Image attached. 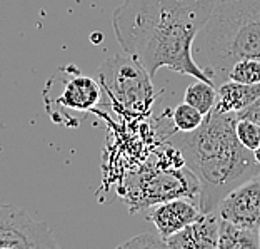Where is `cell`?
I'll return each instance as SVG.
<instances>
[{"instance_id":"1","label":"cell","mask_w":260,"mask_h":249,"mask_svg":"<svg viewBox=\"0 0 260 249\" xmlns=\"http://www.w3.org/2000/svg\"><path fill=\"white\" fill-rule=\"evenodd\" d=\"M217 0H123L112 14L115 40L150 75L167 67L197 80L214 82L195 62L192 49Z\"/></svg>"},{"instance_id":"2","label":"cell","mask_w":260,"mask_h":249,"mask_svg":"<svg viewBox=\"0 0 260 249\" xmlns=\"http://www.w3.org/2000/svg\"><path fill=\"white\" fill-rule=\"evenodd\" d=\"M235 124V112L212 109L195 130L174 137V146L197 177V204L204 214L214 212L232 189L260 176V164L253 151L240 144Z\"/></svg>"},{"instance_id":"3","label":"cell","mask_w":260,"mask_h":249,"mask_svg":"<svg viewBox=\"0 0 260 249\" xmlns=\"http://www.w3.org/2000/svg\"><path fill=\"white\" fill-rule=\"evenodd\" d=\"M210 65L229 72L242 59L260 61V0H234L215 7L205 25V44Z\"/></svg>"},{"instance_id":"4","label":"cell","mask_w":260,"mask_h":249,"mask_svg":"<svg viewBox=\"0 0 260 249\" xmlns=\"http://www.w3.org/2000/svg\"><path fill=\"white\" fill-rule=\"evenodd\" d=\"M122 194L128 212L135 214L177 198H188L197 203L199 182L185 162H164L130 174Z\"/></svg>"},{"instance_id":"5","label":"cell","mask_w":260,"mask_h":249,"mask_svg":"<svg viewBox=\"0 0 260 249\" xmlns=\"http://www.w3.org/2000/svg\"><path fill=\"white\" fill-rule=\"evenodd\" d=\"M99 75L115 109L132 116H144L150 110L155 99L152 75L137 59L125 52L110 56L100 65Z\"/></svg>"},{"instance_id":"6","label":"cell","mask_w":260,"mask_h":249,"mask_svg":"<svg viewBox=\"0 0 260 249\" xmlns=\"http://www.w3.org/2000/svg\"><path fill=\"white\" fill-rule=\"evenodd\" d=\"M55 249L52 229L17 206L0 204V249Z\"/></svg>"},{"instance_id":"7","label":"cell","mask_w":260,"mask_h":249,"mask_svg":"<svg viewBox=\"0 0 260 249\" xmlns=\"http://www.w3.org/2000/svg\"><path fill=\"white\" fill-rule=\"evenodd\" d=\"M218 217L237 226L258 231L260 228V176L242 182L218 204Z\"/></svg>"},{"instance_id":"8","label":"cell","mask_w":260,"mask_h":249,"mask_svg":"<svg viewBox=\"0 0 260 249\" xmlns=\"http://www.w3.org/2000/svg\"><path fill=\"white\" fill-rule=\"evenodd\" d=\"M202 214L204 212L193 199L177 198L152 206L150 221L155 226L158 236L162 239H167L190 223L197 221Z\"/></svg>"},{"instance_id":"9","label":"cell","mask_w":260,"mask_h":249,"mask_svg":"<svg viewBox=\"0 0 260 249\" xmlns=\"http://www.w3.org/2000/svg\"><path fill=\"white\" fill-rule=\"evenodd\" d=\"M218 219L214 212L202 214L197 221L165 239V244L170 249H217Z\"/></svg>"},{"instance_id":"10","label":"cell","mask_w":260,"mask_h":249,"mask_svg":"<svg viewBox=\"0 0 260 249\" xmlns=\"http://www.w3.org/2000/svg\"><path fill=\"white\" fill-rule=\"evenodd\" d=\"M102 99V87L88 75H72L63 82L58 104L70 110L88 112Z\"/></svg>"},{"instance_id":"11","label":"cell","mask_w":260,"mask_h":249,"mask_svg":"<svg viewBox=\"0 0 260 249\" xmlns=\"http://www.w3.org/2000/svg\"><path fill=\"white\" fill-rule=\"evenodd\" d=\"M260 97V84H242L229 79L217 89L215 110L239 112Z\"/></svg>"},{"instance_id":"12","label":"cell","mask_w":260,"mask_h":249,"mask_svg":"<svg viewBox=\"0 0 260 249\" xmlns=\"http://www.w3.org/2000/svg\"><path fill=\"white\" fill-rule=\"evenodd\" d=\"M218 249H260L258 231L218 219Z\"/></svg>"},{"instance_id":"13","label":"cell","mask_w":260,"mask_h":249,"mask_svg":"<svg viewBox=\"0 0 260 249\" xmlns=\"http://www.w3.org/2000/svg\"><path fill=\"white\" fill-rule=\"evenodd\" d=\"M184 100L187 104L193 105L200 114H209V112L215 107L217 100V89L214 87V82L197 80L192 86L187 87Z\"/></svg>"},{"instance_id":"14","label":"cell","mask_w":260,"mask_h":249,"mask_svg":"<svg viewBox=\"0 0 260 249\" xmlns=\"http://www.w3.org/2000/svg\"><path fill=\"white\" fill-rule=\"evenodd\" d=\"M227 77L242 84H260V61L257 59L237 61L229 69Z\"/></svg>"},{"instance_id":"15","label":"cell","mask_w":260,"mask_h":249,"mask_svg":"<svg viewBox=\"0 0 260 249\" xmlns=\"http://www.w3.org/2000/svg\"><path fill=\"white\" fill-rule=\"evenodd\" d=\"M172 121L174 126L179 132H190L195 130L204 121V114L193 107V105L187 104L185 100L182 104H179L172 112Z\"/></svg>"},{"instance_id":"16","label":"cell","mask_w":260,"mask_h":249,"mask_svg":"<svg viewBox=\"0 0 260 249\" xmlns=\"http://www.w3.org/2000/svg\"><path fill=\"white\" fill-rule=\"evenodd\" d=\"M235 134L240 141L242 146H245L247 149L255 151L260 146V124L247 121V119H237L235 124Z\"/></svg>"},{"instance_id":"17","label":"cell","mask_w":260,"mask_h":249,"mask_svg":"<svg viewBox=\"0 0 260 249\" xmlns=\"http://www.w3.org/2000/svg\"><path fill=\"white\" fill-rule=\"evenodd\" d=\"M120 247H167V244L160 236L155 238L153 234H140L137 238L123 242Z\"/></svg>"},{"instance_id":"18","label":"cell","mask_w":260,"mask_h":249,"mask_svg":"<svg viewBox=\"0 0 260 249\" xmlns=\"http://www.w3.org/2000/svg\"><path fill=\"white\" fill-rule=\"evenodd\" d=\"M235 116H237V119H247L260 124V97L253 100L250 105H247L245 109L235 112Z\"/></svg>"},{"instance_id":"19","label":"cell","mask_w":260,"mask_h":249,"mask_svg":"<svg viewBox=\"0 0 260 249\" xmlns=\"http://www.w3.org/2000/svg\"><path fill=\"white\" fill-rule=\"evenodd\" d=\"M90 39L93 40V42H100V40H102V34H100V32H93L90 35Z\"/></svg>"},{"instance_id":"20","label":"cell","mask_w":260,"mask_h":249,"mask_svg":"<svg viewBox=\"0 0 260 249\" xmlns=\"http://www.w3.org/2000/svg\"><path fill=\"white\" fill-rule=\"evenodd\" d=\"M253 156H255V161L260 164V146L257 147V149L255 151H253Z\"/></svg>"},{"instance_id":"21","label":"cell","mask_w":260,"mask_h":249,"mask_svg":"<svg viewBox=\"0 0 260 249\" xmlns=\"http://www.w3.org/2000/svg\"><path fill=\"white\" fill-rule=\"evenodd\" d=\"M258 239H260V228H258Z\"/></svg>"}]
</instances>
